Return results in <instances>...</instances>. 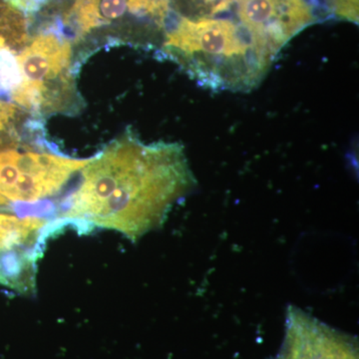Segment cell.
I'll use <instances>...</instances> for the list:
<instances>
[{
    "mask_svg": "<svg viewBox=\"0 0 359 359\" xmlns=\"http://www.w3.org/2000/svg\"><path fill=\"white\" fill-rule=\"evenodd\" d=\"M314 6L340 20L358 23L359 0H313Z\"/></svg>",
    "mask_w": 359,
    "mask_h": 359,
    "instance_id": "11",
    "label": "cell"
},
{
    "mask_svg": "<svg viewBox=\"0 0 359 359\" xmlns=\"http://www.w3.org/2000/svg\"><path fill=\"white\" fill-rule=\"evenodd\" d=\"M195 186L183 145L146 144L128 131L82 169L81 183L62 217L87 228L119 231L135 242L160 228Z\"/></svg>",
    "mask_w": 359,
    "mask_h": 359,
    "instance_id": "1",
    "label": "cell"
},
{
    "mask_svg": "<svg viewBox=\"0 0 359 359\" xmlns=\"http://www.w3.org/2000/svg\"><path fill=\"white\" fill-rule=\"evenodd\" d=\"M48 222L36 217H20L0 212V252L20 248L39 249Z\"/></svg>",
    "mask_w": 359,
    "mask_h": 359,
    "instance_id": "7",
    "label": "cell"
},
{
    "mask_svg": "<svg viewBox=\"0 0 359 359\" xmlns=\"http://www.w3.org/2000/svg\"><path fill=\"white\" fill-rule=\"evenodd\" d=\"M90 160L73 159L53 153L4 151L0 153V195L23 203L51 197Z\"/></svg>",
    "mask_w": 359,
    "mask_h": 359,
    "instance_id": "4",
    "label": "cell"
},
{
    "mask_svg": "<svg viewBox=\"0 0 359 359\" xmlns=\"http://www.w3.org/2000/svg\"><path fill=\"white\" fill-rule=\"evenodd\" d=\"M71 58L70 41L60 32L37 34L15 58L21 79L13 90V100L39 116L81 109Z\"/></svg>",
    "mask_w": 359,
    "mask_h": 359,
    "instance_id": "3",
    "label": "cell"
},
{
    "mask_svg": "<svg viewBox=\"0 0 359 359\" xmlns=\"http://www.w3.org/2000/svg\"><path fill=\"white\" fill-rule=\"evenodd\" d=\"M228 14L177 16L165 29L163 52L205 88L249 92L268 74L278 53Z\"/></svg>",
    "mask_w": 359,
    "mask_h": 359,
    "instance_id": "2",
    "label": "cell"
},
{
    "mask_svg": "<svg viewBox=\"0 0 359 359\" xmlns=\"http://www.w3.org/2000/svg\"><path fill=\"white\" fill-rule=\"evenodd\" d=\"M7 1L20 11L33 13V11H39L45 0H7Z\"/></svg>",
    "mask_w": 359,
    "mask_h": 359,
    "instance_id": "12",
    "label": "cell"
},
{
    "mask_svg": "<svg viewBox=\"0 0 359 359\" xmlns=\"http://www.w3.org/2000/svg\"><path fill=\"white\" fill-rule=\"evenodd\" d=\"M233 1L235 0H170V6L180 18H211L230 13Z\"/></svg>",
    "mask_w": 359,
    "mask_h": 359,
    "instance_id": "10",
    "label": "cell"
},
{
    "mask_svg": "<svg viewBox=\"0 0 359 359\" xmlns=\"http://www.w3.org/2000/svg\"><path fill=\"white\" fill-rule=\"evenodd\" d=\"M233 18L280 53L290 40L318 21L313 0H235Z\"/></svg>",
    "mask_w": 359,
    "mask_h": 359,
    "instance_id": "5",
    "label": "cell"
},
{
    "mask_svg": "<svg viewBox=\"0 0 359 359\" xmlns=\"http://www.w3.org/2000/svg\"><path fill=\"white\" fill-rule=\"evenodd\" d=\"M37 249H13L0 252V283L22 294L35 287Z\"/></svg>",
    "mask_w": 359,
    "mask_h": 359,
    "instance_id": "8",
    "label": "cell"
},
{
    "mask_svg": "<svg viewBox=\"0 0 359 359\" xmlns=\"http://www.w3.org/2000/svg\"><path fill=\"white\" fill-rule=\"evenodd\" d=\"M273 359H359L358 340L289 306L283 344Z\"/></svg>",
    "mask_w": 359,
    "mask_h": 359,
    "instance_id": "6",
    "label": "cell"
},
{
    "mask_svg": "<svg viewBox=\"0 0 359 359\" xmlns=\"http://www.w3.org/2000/svg\"><path fill=\"white\" fill-rule=\"evenodd\" d=\"M25 113L14 104L0 101V153L20 146V129Z\"/></svg>",
    "mask_w": 359,
    "mask_h": 359,
    "instance_id": "9",
    "label": "cell"
},
{
    "mask_svg": "<svg viewBox=\"0 0 359 359\" xmlns=\"http://www.w3.org/2000/svg\"><path fill=\"white\" fill-rule=\"evenodd\" d=\"M8 204V200L6 199L4 196L0 195V205Z\"/></svg>",
    "mask_w": 359,
    "mask_h": 359,
    "instance_id": "13",
    "label": "cell"
}]
</instances>
